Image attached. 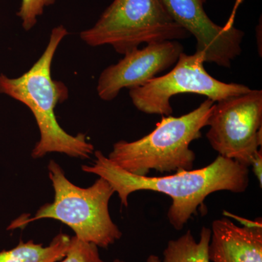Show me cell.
<instances>
[{"label": "cell", "instance_id": "cell-1", "mask_svg": "<svg viewBox=\"0 0 262 262\" xmlns=\"http://www.w3.org/2000/svg\"><path fill=\"white\" fill-rule=\"evenodd\" d=\"M94 163L82 166L86 173L95 174L110 183L118 194L122 206H128V196L140 190L163 193L171 198L168 219L177 230L196 214L207 196L219 191L243 193L249 185L248 167L219 155L205 168L181 170L165 177H141L117 166L101 151H94Z\"/></svg>", "mask_w": 262, "mask_h": 262}, {"label": "cell", "instance_id": "cell-2", "mask_svg": "<svg viewBox=\"0 0 262 262\" xmlns=\"http://www.w3.org/2000/svg\"><path fill=\"white\" fill-rule=\"evenodd\" d=\"M67 34L63 25L55 27L42 56L29 71L17 78L0 75V94L23 103L35 118L40 139L32 150L34 159L52 152L80 159H89L94 154V146L87 141L85 134L70 135L60 126L55 115L57 104L68 98L69 91L61 81L53 80L51 65L58 46Z\"/></svg>", "mask_w": 262, "mask_h": 262}, {"label": "cell", "instance_id": "cell-3", "mask_svg": "<svg viewBox=\"0 0 262 262\" xmlns=\"http://www.w3.org/2000/svg\"><path fill=\"white\" fill-rule=\"evenodd\" d=\"M214 102L206 101L190 113L163 116L152 132L138 140L117 141L107 157L117 166L134 175L146 177L151 170L160 173L190 170L195 153L191 143L208 126Z\"/></svg>", "mask_w": 262, "mask_h": 262}, {"label": "cell", "instance_id": "cell-4", "mask_svg": "<svg viewBox=\"0 0 262 262\" xmlns=\"http://www.w3.org/2000/svg\"><path fill=\"white\" fill-rule=\"evenodd\" d=\"M48 169L54 201L41 207L32 218L22 215L13 221L8 230L24 228L36 220L53 219L68 226L77 238L98 247L107 248L121 238L122 232L108 211L115 191L107 181L99 177L91 187L82 188L71 182L54 160L49 162Z\"/></svg>", "mask_w": 262, "mask_h": 262}, {"label": "cell", "instance_id": "cell-5", "mask_svg": "<svg viewBox=\"0 0 262 262\" xmlns=\"http://www.w3.org/2000/svg\"><path fill=\"white\" fill-rule=\"evenodd\" d=\"M189 36L172 19L161 0H114L94 27L80 33L88 46H112L122 55L141 44L177 41Z\"/></svg>", "mask_w": 262, "mask_h": 262}, {"label": "cell", "instance_id": "cell-6", "mask_svg": "<svg viewBox=\"0 0 262 262\" xmlns=\"http://www.w3.org/2000/svg\"><path fill=\"white\" fill-rule=\"evenodd\" d=\"M199 53H181L175 67L168 73L155 77L140 87L129 90L133 103L139 111L149 115L170 116L173 113L170 98L176 95H202L218 102L251 91L244 84L227 83L207 72Z\"/></svg>", "mask_w": 262, "mask_h": 262}, {"label": "cell", "instance_id": "cell-7", "mask_svg": "<svg viewBox=\"0 0 262 262\" xmlns=\"http://www.w3.org/2000/svg\"><path fill=\"white\" fill-rule=\"evenodd\" d=\"M206 134L220 156L249 167L262 144V91L252 90L214 103Z\"/></svg>", "mask_w": 262, "mask_h": 262}, {"label": "cell", "instance_id": "cell-8", "mask_svg": "<svg viewBox=\"0 0 262 262\" xmlns=\"http://www.w3.org/2000/svg\"><path fill=\"white\" fill-rule=\"evenodd\" d=\"M172 19L196 39V52L205 62L230 68L242 52L244 32L233 27H221L204 9L206 0H161Z\"/></svg>", "mask_w": 262, "mask_h": 262}, {"label": "cell", "instance_id": "cell-9", "mask_svg": "<svg viewBox=\"0 0 262 262\" xmlns=\"http://www.w3.org/2000/svg\"><path fill=\"white\" fill-rule=\"evenodd\" d=\"M182 53L183 46L175 40L150 43L142 49L129 52L101 72L98 96L103 101H113L123 89L144 85L175 64Z\"/></svg>", "mask_w": 262, "mask_h": 262}, {"label": "cell", "instance_id": "cell-10", "mask_svg": "<svg viewBox=\"0 0 262 262\" xmlns=\"http://www.w3.org/2000/svg\"><path fill=\"white\" fill-rule=\"evenodd\" d=\"M211 262H262V225L238 227L227 218L212 223Z\"/></svg>", "mask_w": 262, "mask_h": 262}, {"label": "cell", "instance_id": "cell-11", "mask_svg": "<svg viewBox=\"0 0 262 262\" xmlns=\"http://www.w3.org/2000/svg\"><path fill=\"white\" fill-rule=\"evenodd\" d=\"M71 237L58 234L48 246L34 244L29 241H20L14 248L0 252V262H57L67 254L70 246Z\"/></svg>", "mask_w": 262, "mask_h": 262}, {"label": "cell", "instance_id": "cell-12", "mask_svg": "<svg viewBox=\"0 0 262 262\" xmlns=\"http://www.w3.org/2000/svg\"><path fill=\"white\" fill-rule=\"evenodd\" d=\"M211 229L203 227L196 241L191 230H187L179 238L170 239L163 251V262H211L208 248Z\"/></svg>", "mask_w": 262, "mask_h": 262}, {"label": "cell", "instance_id": "cell-13", "mask_svg": "<svg viewBox=\"0 0 262 262\" xmlns=\"http://www.w3.org/2000/svg\"><path fill=\"white\" fill-rule=\"evenodd\" d=\"M60 262H105L100 257L98 246L84 242L77 237H71L70 246Z\"/></svg>", "mask_w": 262, "mask_h": 262}, {"label": "cell", "instance_id": "cell-14", "mask_svg": "<svg viewBox=\"0 0 262 262\" xmlns=\"http://www.w3.org/2000/svg\"><path fill=\"white\" fill-rule=\"evenodd\" d=\"M56 3V0H21L17 15L22 21L24 30H31L37 23L38 18L44 13L45 8Z\"/></svg>", "mask_w": 262, "mask_h": 262}, {"label": "cell", "instance_id": "cell-15", "mask_svg": "<svg viewBox=\"0 0 262 262\" xmlns=\"http://www.w3.org/2000/svg\"><path fill=\"white\" fill-rule=\"evenodd\" d=\"M250 166H252L253 171L260 182V187L262 186V152L261 149L258 150L257 154L253 158Z\"/></svg>", "mask_w": 262, "mask_h": 262}, {"label": "cell", "instance_id": "cell-16", "mask_svg": "<svg viewBox=\"0 0 262 262\" xmlns=\"http://www.w3.org/2000/svg\"><path fill=\"white\" fill-rule=\"evenodd\" d=\"M146 262H161L160 258L156 255H150L148 256Z\"/></svg>", "mask_w": 262, "mask_h": 262}, {"label": "cell", "instance_id": "cell-17", "mask_svg": "<svg viewBox=\"0 0 262 262\" xmlns=\"http://www.w3.org/2000/svg\"><path fill=\"white\" fill-rule=\"evenodd\" d=\"M113 262H125V261H122V260H120V259H115V261H114Z\"/></svg>", "mask_w": 262, "mask_h": 262}]
</instances>
